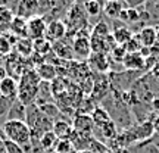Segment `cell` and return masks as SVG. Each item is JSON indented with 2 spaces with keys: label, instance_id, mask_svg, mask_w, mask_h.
Listing matches in <instances>:
<instances>
[{
  "label": "cell",
  "instance_id": "obj_31",
  "mask_svg": "<svg viewBox=\"0 0 159 153\" xmlns=\"http://www.w3.org/2000/svg\"><path fill=\"white\" fill-rule=\"evenodd\" d=\"M112 34L111 33V28H109V25L105 21H99V22L93 27L91 29V35H96V37H103V38H106L109 35Z\"/></svg>",
  "mask_w": 159,
  "mask_h": 153
},
{
  "label": "cell",
  "instance_id": "obj_26",
  "mask_svg": "<svg viewBox=\"0 0 159 153\" xmlns=\"http://www.w3.org/2000/svg\"><path fill=\"white\" fill-rule=\"evenodd\" d=\"M118 19L124 24L139 22L142 19V12L139 11V9H133V7H124Z\"/></svg>",
  "mask_w": 159,
  "mask_h": 153
},
{
  "label": "cell",
  "instance_id": "obj_11",
  "mask_svg": "<svg viewBox=\"0 0 159 153\" xmlns=\"http://www.w3.org/2000/svg\"><path fill=\"white\" fill-rule=\"evenodd\" d=\"M131 131H133V136L136 138V142H143V140H149L152 138L155 133V127H153V119H149L146 122H142V124H137L131 127Z\"/></svg>",
  "mask_w": 159,
  "mask_h": 153
},
{
  "label": "cell",
  "instance_id": "obj_35",
  "mask_svg": "<svg viewBox=\"0 0 159 153\" xmlns=\"http://www.w3.org/2000/svg\"><path fill=\"white\" fill-rule=\"evenodd\" d=\"M15 100H16V99H15ZM15 100L0 96V116H6V115H7V112H9V109H11V106H12V103L15 102Z\"/></svg>",
  "mask_w": 159,
  "mask_h": 153
},
{
  "label": "cell",
  "instance_id": "obj_24",
  "mask_svg": "<svg viewBox=\"0 0 159 153\" xmlns=\"http://www.w3.org/2000/svg\"><path fill=\"white\" fill-rule=\"evenodd\" d=\"M57 140L59 138L56 137V134L53 131H47V133H44L43 136L40 137L39 144H40V147L43 149V150H46V152H53Z\"/></svg>",
  "mask_w": 159,
  "mask_h": 153
},
{
  "label": "cell",
  "instance_id": "obj_23",
  "mask_svg": "<svg viewBox=\"0 0 159 153\" xmlns=\"http://www.w3.org/2000/svg\"><path fill=\"white\" fill-rule=\"evenodd\" d=\"M122 9H124L122 2H105L103 3V13L105 16L111 18V19H118Z\"/></svg>",
  "mask_w": 159,
  "mask_h": 153
},
{
  "label": "cell",
  "instance_id": "obj_42",
  "mask_svg": "<svg viewBox=\"0 0 159 153\" xmlns=\"http://www.w3.org/2000/svg\"><path fill=\"white\" fill-rule=\"evenodd\" d=\"M78 153H94V152H91V150H83V152H78Z\"/></svg>",
  "mask_w": 159,
  "mask_h": 153
},
{
  "label": "cell",
  "instance_id": "obj_36",
  "mask_svg": "<svg viewBox=\"0 0 159 153\" xmlns=\"http://www.w3.org/2000/svg\"><path fill=\"white\" fill-rule=\"evenodd\" d=\"M3 147H5L6 153H25L22 147H19L18 144H15V143H12V142H7V140L3 142Z\"/></svg>",
  "mask_w": 159,
  "mask_h": 153
},
{
  "label": "cell",
  "instance_id": "obj_25",
  "mask_svg": "<svg viewBox=\"0 0 159 153\" xmlns=\"http://www.w3.org/2000/svg\"><path fill=\"white\" fill-rule=\"evenodd\" d=\"M105 3V2H103ZM103 3L100 0H89L83 3V7H84L85 13L89 18H97L100 13H103Z\"/></svg>",
  "mask_w": 159,
  "mask_h": 153
},
{
  "label": "cell",
  "instance_id": "obj_27",
  "mask_svg": "<svg viewBox=\"0 0 159 153\" xmlns=\"http://www.w3.org/2000/svg\"><path fill=\"white\" fill-rule=\"evenodd\" d=\"M15 18V13L7 6H0V31H9L12 19Z\"/></svg>",
  "mask_w": 159,
  "mask_h": 153
},
{
  "label": "cell",
  "instance_id": "obj_33",
  "mask_svg": "<svg viewBox=\"0 0 159 153\" xmlns=\"http://www.w3.org/2000/svg\"><path fill=\"white\" fill-rule=\"evenodd\" d=\"M72 150H74V147H72L71 140H57L56 146L53 149L55 153H71Z\"/></svg>",
  "mask_w": 159,
  "mask_h": 153
},
{
  "label": "cell",
  "instance_id": "obj_12",
  "mask_svg": "<svg viewBox=\"0 0 159 153\" xmlns=\"http://www.w3.org/2000/svg\"><path fill=\"white\" fill-rule=\"evenodd\" d=\"M52 52L57 56V59H62L66 62H71L74 59V53H72V43L69 44L66 37L59 41L52 43Z\"/></svg>",
  "mask_w": 159,
  "mask_h": 153
},
{
  "label": "cell",
  "instance_id": "obj_20",
  "mask_svg": "<svg viewBox=\"0 0 159 153\" xmlns=\"http://www.w3.org/2000/svg\"><path fill=\"white\" fill-rule=\"evenodd\" d=\"M25 116H27V106L22 105L19 100H15L12 103L9 112L6 115V121H24L25 122Z\"/></svg>",
  "mask_w": 159,
  "mask_h": 153
},
{
  "label": "cell",
  "instance_id": "obj_21",
  "mask_svg": "<svg viewBox=\"0 0 159 153\" xmlns=\"http://www.w3.org/2000/svg\"><path fill=\"white\" fill-rule=\"evenodd\" d=\"M90 116H91V119H93L94 128H99V127H102V125L108 124L109 121H112L109 110L108 109H105V108H102V106H96L94 110L90 114Z\"/></svg>",
  "mask_w": 159,
  "mask_h": 153
},
{
  "label": "cell",
  "instance_id": "obj_44",
  "mask_svg": "<svg viewBox=\"0 0 159 153\" xmlns=\"http://www.w3.org/2000/svg\"><path fill=\"white\" fill-rule=\"evenodd\" d=\"M80 2H83V3H85V2H89V0H80Z\"/></svg>",
  "mask_w": 159,
  "mask_h": 153
},
{
  "label": "cell",
  "instance_id": "obj_34",
  "mask_svg": "<svg viewBox=\"0 0 159 153\" xmlns=\"http://www.w3.org/2000/svg\"><path fill=\"white\" fill-rule=\"evenodd\" d=\"M124 47H125V50H127V53H137V52L142 50L143 46H142V43L139 41V38L134 35V37H133V38H131L130 41L124 46Z\"/></svg>",
  "mask_w": 159,
  "mask_h": 153
},
{
  "label": "cell",
  "instance_id": "obj_22",
  "mask_svg": "<svg viewBox=\"0 0 159 153\" xmlns=\"http://www.w3.org/2000/svg\"><path fill=\"white\" fill-rule=\"evenodd\" d=\"M133 37H134L133 31H131L130 28H127L125 25L116 27V28H114V31H112V38H114V41L118 46H125Z\"/></svg>",
  "mask_w": 159,
  "mask_h": 153
},
{
  "label": "cell",
  "instance_id": "obj_3",
  "mask_svg": "<svg viewBox=\"0 0 159 153\" xmlns=\"http://www.w3.org/2000/svg\"><path fill=\"white\" fill-rule=\"evenodd\" d=\"M65 25H66V29H68V35H75L80 31H84L87 24H89V16L85 13L83 5L80 3H74L68 9V13H66V19L63 21Z\"/></svg>",
  "mask_w": 159,
  "mask_h": 153
},
{
  "label": "cell",
  "instance_id": "obj_39",
  "mask_svg": "<svg viewBox=\"0 0 159 153\" xmlns=\"http://www.w3.org/2000/svg\"><path fill=\"white\" fill-rule=\"evenodd\" d=\"M6 77H7V71H6L5 66H2V65H0V83H2Z\"/></svg>",
  "mask_w": 159,
  "mask_h": 153
},
{
  "label": "cell",
  "instance_id": "obj_7",
  "mask_svg": "<svg viewBox=\"0 0 159 153\" xmlns=\"http://www.w3.org/2000/svg\"><path fill=\"white\" fill-rule=\"evenodd\" d=\"M109 90H111V79L106 77V74H97L90 97L94 102H100L109 94Z\"/></svg>",
  "mask_w": 159,
  "mask_h": 153
},
{
  "label": "cell",
  "instance_id": "obj_29",
  "mask_svg": "<svg viewBox=\"0 0 159 153\" xmlns=\"http://www.w3.org/2000/svg\"><path fill=\"white\" fill-rule=\"evenodd\" d=\"M99 130H100V134L105 140H108V142H112L115 137L118 136V128H116V124H115V121H109L108 124L102 125V127H99Z\"/></svg>",
  "mask_w": 159,
  "mask_h": 153
},
{
  "label": "cell",
  "instance_id": "obj_9",
  "mask_svg": "<svg viewBox=\"0 0 159 153\" xmlns=\"http://www.w3.org/2000/svg\"><path fill=\"white\" fill-rule=\"evenodd\" d=\"M46 28H47V21L43 16H34L28 19V38L33 41L40 38H46Z\"/></svg>",
  "mask_w": 159,
  "mask_h": 153
},
{
  "label": "cell",
  "instance_id": "obj_5",
  "mask_svg": "<svg viewBox=\"0 0 159 153\" xmlns=\"http://www.w3.org/2000/svg\"><path fill=\"white\" fill-rule=\"evenodd\" d=\"M87 66L97 74H106L111 71V57L105 53H91L87 59Z\"/></svg>",
  "mask_w": 159,
  "mask_h": 153
},
{
  "label": "cell",
  "instance_id": "obj_1",
  "mask_svg": "<svg viewBox=\"0 0 159 153\" xmlns=\"http://www.w3.org/2000/svg\"><path fill=\"white\" fill-rule=\"evenodd\" d=\"M40 83H41V79L39 78L35 69L25 71L18 81V100L25 106L35 103Z\"/></svg>",
  "mask_w": 159,
  "mask_h": 153
},
{
  "label": "cell",
  "instance_id": "obj_37",
  "mask_svg": "<svg viewBox=\"0 0 159 153\" xmlns=\"http://www.w3.org/2000/svg\"><path fill=\"white\" fill-rule=\"evenodd\" d=\"M122 3H124L127 7L139 9L142 5H144V3H146V0H122Z\"/></svg>",
  "mask_w": 159,
  "mask_h": 153
},
{
  "label": "cell",
  "instance_id": "obj_30",
  "mask_svg": "<svg viewBox=\"0 0 159 153\" xmlns=\"http://www.w3.org/2000/svg\"><path fill=\"white\" fill-rule=\"evenodd\" d=\"M59 5V0H39V12L40 16H44L46 13H52Z\"/></svg>",
  "mask_w": 159,
  "mask_h": 153
},
{
  "label": "cell",
  "instance_id": "obj_40",
  "mask_svg": "<svg viewBox=\"0 0 159 153\" xmlns=\"http://www.w3.org/2000/svg\"><path fill=\"white\" fill-rule=\"evenodd\" d=\"M152 108L155 110H159V97H153L152 99Z\"/></svg>",
  "mask_w": 159,
  "mask_h": 153
},
{
  "label": "cell",
  "instance_id": "obj_17",
  "mask_svg": "<svg viewBox=\"0 0 159 153\" xmlns=\"http://www.w3.org/2000/svg\"><path fill=\"white\" fill-rule=\"evenodd\" d=\"M53 133L56 134L59 140H69L74 128H72V122H69L66 119H57L56 122H53Z\"/></svg>",
  "mask_w": 159,
  "mask_h": 153
},
{
  "label": "cell",
  "instance_id": "obj_28",
  "mask_svg": "<svg viewBox=\"0 0 159 153\" xmlns=\"http://www.w3.org/2000/svg\"><path fill=\"white\" fill-rule=\"evenodd\" d=\"M34 43V53L41 57H46L49 53H52V43L47 38H40L33 41Z\"/></svg>",
  "mask_w": 159,
  "mask_h": 153
},
{
  "label": "cell",
  "instance_id": "obj_14",
  "mask_svg": "<svg viewBox=\"0 0 159 153\" xmlns=\"http://www.w3.org/2000/svg\"><path fill=\"white\" fill-rule=\"evenodd\" d=\"M146 65V59L140 55V52L137 53H127L122 61V66L127 71H143Z\"/></svg>",
  "mask_w": 159,
  "mask_h": 153
},
{
  "label": "cell",
  "instance_id": "obj_19",
  "mask_svg": "<svg viewBox=\"0 0 159 153\" xmlns=\"http://www.w3.org/2000/svg\"><path fill=\"white\" fill-rule=\"evenodd\" d=\"M13 49L16 52V55L22 59H28V57L33 56L34 53V43L31 38H19L15 43Z\"/></svg>",
  "mask_w": 159,
  "mask_h": 153
},
{
  "label": "cell",
  "instance_id": "obj_4",
  "mask_svg": "<svg viewBox=\"0 0 159 153\" xmlns=\"http://www.w3.org/2000/svg\"><path fill=\"white\" fill-rule=\"evenodd\" d=\"M72 53L77 61H84L87 62V59L91 55V44H90V37L84 31H80L74 35L72 38Z\"/></svg>",
  "mask_w": 159,
  "mask_h": 153
},
{
  "label": "cell",
  "instance_id": "obj_2",
  "mask_svg": "<svg viewBox=\"0 0 159 153\" xmlns=\"http://www.w3.org/2000/svg\"><path fill=\"white\" fill-rule=\"evenodd\" d=\"M5 140L18 144L19 147H27L31 144V130L24 121H5L2 125Z\"/></svg>",
  "mask_w": 159,
  "mask_h": 153
},
{
  "label": "cell",
  "instance_id": "obj_18",
  "mask_svg": "<svg viewBox=\"0 0 159 153\" xmlns=\"http://www.w3.org/2000/svg\"><path fill=\"white\" fill-rule=\"evenodd\" d=\"M0 96L12 99V100L18 99V81L16 79L7 75V77L0 83Z\"/></svg>",
  "mask_w": 159,
  "mask_h": 153
},
{
  "label": "cell",
  "instance_id": "obj_16",
  "mask_svg": "<svg viewBox=\"0 0 159 153\" xmlns=\"http://www.w3.org/2000/svg\"><path fill=\"white\" fill-rule=\"evenodd\" d=\"M35 72L39 75V78L44 83H52L53 79L57 78V71H56V65H53L50 62H43L35 66Z\"/></svg>",
  "mask_w": 159,
  "mask_h": 153
},
{
  "label": "cell",
  "instance_id": "obj_45",
  "mask_svg": "<svg viewBox=\"0 0 159 153\" xmlns=\"http://www.w3.org/2000/svg\"><path fill=\"white\" fill-rule=\"evenodd\" d=\"M71 153H78V152H75V150H72V152H71Z\"/></svg>",
  "mask_w": 159,
  "mask_h": 153
},
{
  "label": "cell",
  "instance_id": "obj_15",
  "mask_svg": "<svg viewBox=\"0 0 159 153\" xmlns=\"http://www.w3.org/2000/svg\"><path fill=\"white\" fill-rule=\"evenodd\" d=\"M9 33L13 37H16L18 40L28 38V21L15 15V18L12 19L11 22V27H9Z\"/></svg>",
  "mask_w": 159,
  "mask_h": 153
},
{
  "label": "cell",
  "instance_id": "obj_13",
  "mask_svg": "<svg viewBox=\"0 0 159 153\" xmlns=\"http://www.w3.org/2000/svg\"><path fill=\"white\" fill-rule=\"evenodd\" d=\"M72 128H74V131L81 133V134H93L94 124H93V119L90 115L75 114L74 119H72Z\"/></svg>",
  "mask_w": 159,
  "mask_h": 153
},
{
  "label": "cell",
  "instance_id": "obj_6",
  "mask_svg": "<svg viewBox=\"0 0 159 153\" xmlns=\"http://www.w3.org/2000/svg\"><path fill=\"white\" fill-rule=\"evenodd\" d=\"M68 35V29L66 25L62 19H52L47 22V28H46V38L50 43L59 41V40L65 38Z\"/></svg>",
  "mask_w": 159,
  "mask_h": 153
},
{
  "label": "cell",
  "instance_id": "obj_32",
  "mask_svg": "<svg viewBox=\"0 0 159 153\" xmlns=\"http://www.w3.org/2000/svg\"><path fill=\"white\" fill-rule=\"evenodd\" d=\"M125 55H127V50H125L124 46H118V44H116L114 49L111 50V53H109V57H111V61H115V62L122 63Z\"/></svg>",
  "mask_w": 159,
  "mask_h": 153
},
{
  "label": "cell",
  "instance_id": "obj_8",
  "mask_svg": "<svg viewBox=\"0 0 159 153\" xmlns=\"http://www.w3.org/2000/svg\"><path fill=\"white\" fill-rule=\"evenodd\" d=\"M15 15L24 19H31L34 16H39V0H18Z\"/></svg>",
  "mask_w": 159,
  "mask_h": 153
},
{
  "label": "cell",
  "instance_id": "obj_38",
  "mask_svg": "<svg viewBox=\"0 0 159 153\" xmlns=\"http://www.w3.org/2000/svg\"><path fill=\"white\" fill-rule=\"evenodd\" d=\"M152 75H153L156 79H159V62L153 65V68H152Z\"/></svg>",
  "mask_w": 159,
  "mask_h": 153
},
{
  "label": "cell",
  "instance_id": "obj_43",
  "mask_svg": "<svg viewBox=\"0 0 159 153\" xmlns=\"http://www.w3.org/2000/svg\"><path fill=\"white\" fill-rule=\"evenodd\" d=\"M105 2H122V0H105Z\"/></svg>",
  "mask_w": 159,
  "mask_h": 153
},
{
  "label": "cell",
  "instance_id": "obj_10",
  "mask_svg": "<svg viewBox=\"0 0 159 153\" xmlns=\"http://www.w3.org/2000/svg\"><path fill=\"white\" fill-rule=\"evenodd\" d=\"M134 35L139 38V41L142 43L143 47L152 49L159 38V31L155 28V27H152V25H146V27H143V28Z\"/></svg>",
  "mask_w": 159,
  "mask_h": 153
},
{
  "label": "cell",
  "instance_id": "obj_41",
  "mask_svg": "<svg viewBox=\"0 0 159 153\" xmlns=\"http://www.w3.org/2000/svg\"><path fill=\"white\" fill-rule=\"evenodd\" d=\"M153 127H155V133H158L159 134V115L153 119Z\"/></svg>",
  "mask_w": 159,
  "mask_h": 153
}]
</instances>
